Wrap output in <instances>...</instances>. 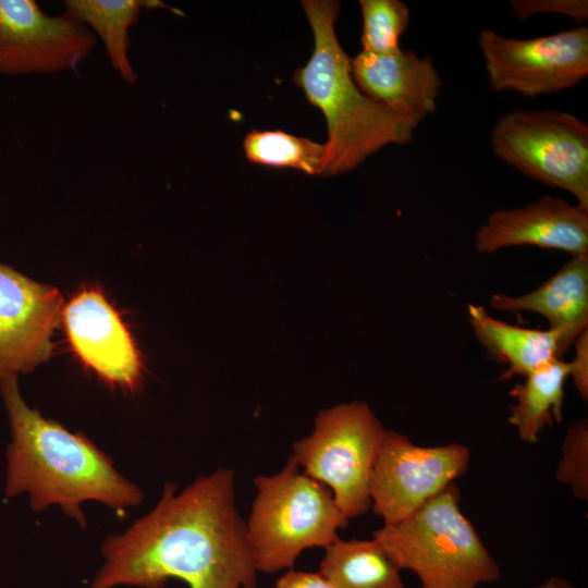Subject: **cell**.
Returning a JSON list of instances; mask_svg holds the SVG:
<instances>
[{
  "label": "cell",
  "mask_w": 588,
  "mask_h": 588,
  "mask_svg": "<svg viewBox=\"0 0 588 588\" xmlns=\"http://www.w3.org/2000/svg\"><path fill=\"white\" fill-rule=\"evenodd\" d=\"M175 492L167 483L151 512L103 541L91 588H164L169 578L189 588H257L234 471L220 468Z\"/></svg>",
  "instance_id": "6da1fadb"
},
{
  "label": "cell",
  "mask_w": 588,
  "mask_h": 588,
  "mask_svg": "<svg viewBox=\"0 0 588 588\" xmlns=\"http://www.w3.org/2000/svg\"><path fill=\"white\" fill-rule=\"evenodd\" d=\"M17 380L19 376L0 380L11 428L5 497L26 493L34 512L59 505L82 527L86 525L81 509L85 501L118 511L140 504L143 491L118 473L110 457L85 436L70 432L30 408Z\"/></svg>",
  "instance_id": "7a4b0ae2"
},
{
  "label": "cell",
  "mask_w": 588,
  "mask_h": 588,
  "mask_svg": "<svg viewBox=\"0 0 588 588\" xmlns=\"http://www.w3.org/2000/svg\"><path fill=\"white\" fill-rule=\"evenodd\" d=\"M302 5L315 46L306 65L294 72L293 82L327 122L323 175L352 171L387 145L409 144L420 121L370 98L353 78L351 58L334 30L340 2L304 0Z\"/></svg>",
  "instance_id": "3957f363"
},
{
  "label": "cell",
  "mask_w": 588,
  "mask_h": 588,
  "mask_svg": "<svg viewBox=\"0 0 588 588\" xmlns=\"http://www.w3.org/2000/svg\"><path fill=\"white\" fill-rule=\"evenodd\" d=\"M455 482L399 523L372 532L400 569L421 588H477L501 577L499 564L461 506Z\"/></svg>",
  "instance_id": "277c9868"
},
{
  "label": "cell",
  "mask_w": 588,
  "mask_h": 588,
  "mask_svg": "<svg viewBox=\"0 0 588 588\" xmlns=\"http://www.w3.org/2000/svg\"><path fill=\"white\" fill-rule=\"evenodd\" d=\"M254 483L257 494L246 534L257 571L292 568L302 551L328 547L348 525L331 490L301 473L291 456L278 474L257 476Z\"/></svg>",
  "instance_id": "5b68a950"
},
{
  "label": "cell",
  "mask_w": 588,
  "mask_h": 588,
  "mask_svg": "<svg viewBox=\"0 0 588 588\" xmlns=\"http://www.w3.org/2000/svg\"><path fill=\"white\" fill-rule=\"evenodd\" d=\"M383 428L365 402L319 412L313 433L293 444L291 457L324 483L347 518L371 506L369 482Z\"/></svg>",
  "instance_id": "8992f818"
},
{
  "label": "cell",
  "mask_w": 588,
  "mask_h": 588,
  "mask_svg": "<svg viewBox=\"0 0 588 588\" xmlns=\"http://www.w3.org/2000/svg\"><path fill=\"white\" fill-rule=\"evenodd\" d=\"M494 155L525 176L564 189L588 209V124L555 109H515L491 132Z\"/></svg>",
  "instance_id": "52a82bcc"
},
{
  "label": "cell",
  "mask_w": 588,
  "mask_h": 588,
  "mask_svg": "<svg viewBox=\"0 0 588 588\" xmlns=\"http://www.w3.org/2000/svg\"><path fill=\"white\" fill-rule=\"evenodd\" d=\"M478 46L490 87L537 97L572 88L588 75V28L518 39L482 29Z\"/></svg>",
  "instance_id": "ba28073f"
},
{
  "label": "cell",
  "mask_w": 588,
  "mask_h": 588,
  "mask_svg": "<svg viewBox=\"0 0 588 588\" xmlns=\"http://www.w3.org/2000/svg\"><path fill=\"white\" fill-rule=\"evenodd\" d=\"M469 462L464 444L418 445L383 430L369 482L373 513L383 525L401 522L463 476Z\"/></svg>",
  "instance_id": "9c48e42d"
},
{
  "label": "cell",
  "mask_w": 588,
  "mask_h": 588,
  "mask_svg": "<svg viewBox=\"0 0 588 588\" xmlns=\"http://www.w3.org/2000/svg\"><path fill=\"white\" fill-rule=\"evenodd\" d=\"M98 39L63 12L48 15L34 0H0V74L8 76L74 71Z\"/></svg>",
  "instance_id": "30bf717a"
},
{
  "label": "cell",
  "mask_w": 588,
  "mask_h": 588,
  "mask_svg": "<svg viewBox=\"0 0 588 588\" xmlns=\"http://www.w3.org/2000/svg\"><path fill=\"white\" fill-rule=\"evenodd\" d=\"M62 313L58 289L0 262V380L32 372L51 357Z\"/></svg>",
  "instance_id": "8fae6325"
},
{
  "label": "cell",
  "mask_w": 588,
  "mask_h": 588,
  "mask_svg": "<svg viewBox=\"0 0 588 588\" xmlns=\"http://www.w3.org/2000/svg\"><path fill=\"white\" fill-rule=\"evenodd\" d=\"M72 348L105 380L134 389L142 376L136 345L99 289L77 293L62 313Z\"/></svg>",
  "instance_id": "7c38bea8"
},
{
  "label": "cell",
  "mask_w": 588,
  "mask_h": 588,
  "mask_svg": "<svg viewBox=\"0 0 588 588\" xmlns=\"http://www.w3.org/2000/svg\"><path fill=\"white\" fill-rule=\"evenodd\" d=\"M531 245L571 256L588 254V209L552 196L518 208L492 212L476 233L479 253Z\"/></svg>",
  "instance_id": "4fadbf2b"
},
{
  "label": "cell",
  "mask_w": 588,
  "mask_h": 588,
  "mask_svg": "<svg viewBox=\"0 0 588 588\" xmlns=\"http://www.w3.org/2000/svg\"><path fill=\"white\" fill-rule=\"evenodd\" d=\"M359 89L392 110L420 122L437 110L443 81L430 56L399 49L389 53L360 51L351 58Z\"/></svg>",
  "instance_id": "5bb4252c"
},
{
  "label": "cell",
  "mask_w": 588,
  "mask_h": 588,
  "mask_svg": "<svg viewBox=\"0 0 588 588\" xmlns=\"http://www.w3.org/2000/svg\"><path fill=\"white\" fill-rule=\"evenodd\" d=\"M490 305L501 311H530L544 317L550 330L562 332V356L587 330L588 254L572 256L556 273L529 293L492 295Z\"/></svg>",
  "instance_id": "9a60e30c"
},
{
  "label": "cell",
  "mask_w": 588,
  "mask_h": 588,
  "mask_svg": "<svg viewBox=\"0 0 588 588\" xmlns=\"http://www.w3.org/2000/svg\"><path fill=\"white\" fill-rule=\"evenodd\" d=\"M471 330L481 345L507 369L499 380L527 376L561 356L562 332L518 327L492 317L480 305H468Z\"/></svg>",
  "instance_id": "2e32d148"
},
{
  "label": "cell",
  "mask_w": 588,
  "mask_h": 588,
  "mask_svg": "<svg viewBox=\"0 0 588 588\" xmlns=\"http://www.w3.org/2000/svg\"><path fill=\"white\" fill-rule=\"evenodd\" d=\"M162 5L155 0H65L64 12L84 23L101 40L112 69L125 83L135 85L137 74L128 53L130 29L143 9Z\"/></svg>",
  "instance_id": "e0dca14e"
},
{
  "label": "cell",
  "mask_w": 588,
  "mask_h": 588,
  "mask_svg": "<svg viewBox=\"0 0 588 588\" xmlns=\"http://www.w3.org/2000/svg\"><path fill=\"white\" fill-rule=\"evenodd\" d=\"M523 383L515 384L510 395L516 400L510 406L509 422L526 443L539 442L547 426L561 422L564 383L569 377L568 362L556 357L528 373Z\"/></svg>",
  "instance_id": "ac0fdd59"
},
{
  "label": "cell",
  "mask_w": 588,
  "mask_h": 588,
  "mask_svg": "<svg viewBox=\"0 0 588 588\" xmlns=\"http://www.w3.org/2000/svg\"><path fill=\"white\" fill-rule=\"evenodd\" d=\"M324 549L319 573L332 588H404L401 569L375 538H338Z\"/></svg>",
  "instance_id": "d6986e66"
},
{
  "label": "cell",
  "mask_w": 588,
  "mask_h": 588,
  "mask_svg": "<svg viewBox=\"0 0 588 588\" xmlns=\"http://www.w3.org/2000/svg\"><path fill=\"white\" fill-rule=\"evenodd\" d=\"M246 158L254 163L274 168H290L309 175L324 174L327 148L282 131L252 130L243 140Z\"/></svg>",
  "instance_id": "ffe728a7"
},
{
  "label": "cell",
  "mask_w": 588,
  "mask_h": 588,
  "mask_svg": "<svg viewBox=\"0 0 588 588\" xmlns=\"http://www.w3.org/2000/svg\"><path fill=\"white\" fill-rule=\"evenodd\" d=\"M363 15V51L389 53L399 50L400 38L411 22L408 5L400 0H359Z\"/></svg>",
  "instance_id": "44dd1931"
},
{
  "label": "cell",
  "mask_w": 588,
  "mask_h": 588,
  "mask_svg": "<svg viewBox=\"0 0 588 588\" xmlns=\"http://www.w3.org/2000/svg\"><path fill=\"white\" fill-rule=\"evenodd\" d=\"M555 479L571 487L574 497L588 499V420L581 418L565 431Z\"/></svg>",
  "instance_id": "7402d4cb"
},
{
  "label": "cell",
  "mask_w": 588,
  "mask_h": 588,
  "mask_svg": "<svg viewBox=\"0 0 588 588\" xmlns=\"http://www.w3.org/2000/svg\"><path fill=\"white\" fill-rule=\"evenodd\" d=\"M553 12L567 15L576 21H587L588 2L586 0H514L511 1V13L527 20L531 15Z\"/></svg>",
  "instance_id": "603a6c76"
},
{
  "label": "cell",
  "mask_w": 588,
  "mask_h": 588,
  "mask_svg": "<svg viewBox=\"0 0 588 588\" xmlns=\"http://www.w3.org/2000/svg\"><path fill=\"white\" fill-rule=\"evenodd\" d=\"M575 356L568 362L569 377L583 400L588 399V329L575 340Z\"/></svg>",
  "instance_id": "cb8c5ba5"
},
{
  "label": "cell",
  "mask_w": 588,
  "mask_h": 588,
  "mask_svg": "<svg viewBox=\"0 0 588 588\" xmlns=\"http://www.w3.org/2000/svg\"><path fill=\"white\" fill-rule=\"evenodd\" d=\"M273 588H332L320 573L289 571L281 576Z\"/></svg>",
  "instance_id": "d4e9b609"
},
{
  "label": "cell",
  "mask_w": 588,
  "mask_h": 588,
  "mask_svg": "<svg viewBox=\"0 0 588 588\" xmlns=\"http://www.w3.org/2000/svg\"><path fill=\"white\" fill-rule=\"evenodd\" d=\"M534 588H576L574 585H572L568 580L558 577V576H551L541 584L535 586Z\"/></svg>",
  "instance_id": "484cf974"
}]
</instances>
